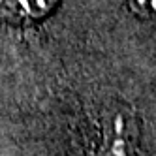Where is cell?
I'll return each instance as SVG.
<instances>
[{
  "label": "cell",
  "mask_w": 156,
  "mask_h": 156,
  "mask_svg": "<svg viewBox=\"0 0 156 156\" xmlns=\"http://www.w3.org/2000/svg\"><path fill=\"white\" fill-rule=\"evenodd\" d=\"M60 0H0V17L8 23H32L47 17Z\"/></svg>",
  "instance_id": "6da1fadb"
},
{
  "label": "cell",
  "mask_w": 156,
  "mask_h": 156,
  "mask_svg": "<svg viewBox=\"0 0 156 156\" xmlns=\"http://www.w3.org/2000/svg\"><path fill=\"white\" fill-rule=\"evenodd\" d=\"M128 8L141 19H156V0H128Z\"/></svg>",
  "instance_id": "7a4b0ae2"
}]
</instances>
